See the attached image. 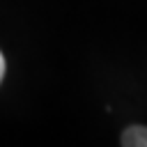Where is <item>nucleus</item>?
<instances>
[{"label":"nucleus","mask_w":147,"mask_h":147,"mask_svg":"<svg viewBox=\"0 0 147 147\" xmlns=\"http://www.w3.org/2000/svg\"><path fill=\"white\" fill-rule=\"evenodd\" d=\"M124 147H147V126H129L122 133Z\"/></svg>","instance_id":"obj_1"},{"label":"nucleus","mask_w":147,"mask_h":147,"mask_svg":"<svg viewBox=\"0 0 147 147\" xmlns=\"http://www.w3.org/2000/svg\"><path fill=\"white\" fill-rule=\"evenodd\" d=\"M2 76H5V57L0 53V83H2Z\"/></svg>","instance_id":"obj_2"}]
</instances>
